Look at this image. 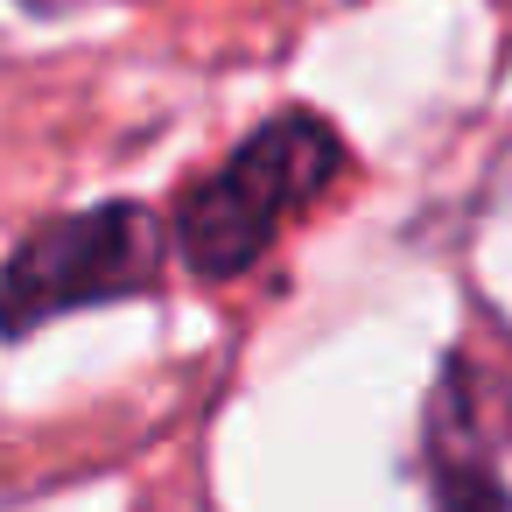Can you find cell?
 Instances as JSON below:
<instances>
[{"mask_svg":"<svg viewBox=\"0 0 512 512\" xmlns=\"http://www.w3.org/2000/svg\"><path fill=\"white\" fill-rule=\"evenodd\" d=\"M344 169V141L316 113H274L218 176H204L176 211V246L204 281L246 274L274 232L309 211Z\"/></svg>","mask_w":512,"mask_h":512,"instance_id":"6da1fadb","label":"cell"},{"mask_svg":"<svg viewBox=\"0 0 512 512\" xmlns=\"http://www.w3.org/2000/svg\"><path fill=\"white\" fill-rule=\"evenodd\" d=\"M155 274H162V225L141 204H99L57 218L0 274V337H29L71 309L141 295L155 288Z\"/></svg>","mask_w":512,"mask_h":512,"instance_id":"7a4b0ae2","label":"cell"},{"mask_svg":"<svg viewBox=\"0 0 512 512\" xmlns=\"http://www.w3.org/2000/svg\"><path fill=\"white\" fill-rule=\"evenodd\" d=\"M421 456L435 512H512V372L456 351L428 393Z\"/></svg>","mask_w":512,"mask_h":512,"instance_id":"3957f363","label":"cell"}]
</instances>
